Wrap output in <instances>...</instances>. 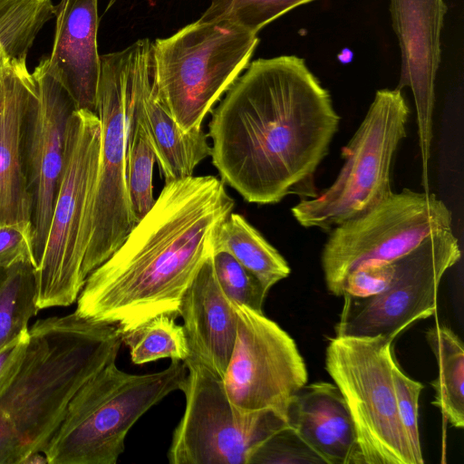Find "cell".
I'll list each match as a JSON object with an SVG mask.
<instances>
[{
	"instance_id": "6da1fadb",
	"label": "cell",
	"mask_w": 464,
	"mask_h": 464,
	"mask_svg": "<svg viewBox=\"0 0 464 464\" xmlns=\"http://www.w3.org/2000/svg\"><path fill=\"white\" fill-rule=\"evenodd\" d=\"M340 120L329 92L303 58L256 60L212 111V164L249 203L314 198V173Z\"/></svg>"
},
{
	"instance_id": "7a4b0ae2",
	"label": "cell",
	"mask_w": 464,
	"mask_h": 464,
	"mask_svg": "<svg viewBox=\"0 0 464 464\" xmlns=\"http://www.w3.org/2000/svg\"><path fill=\"white\" fill-rule=\"evenodd\" d=\"M225 184L212 175L165 181L150 210L86 277L75 313L121 334L160 314L179 316L184 293L233 211Z\"/></svg>"
},
{
	"instance_id": "3957f363",
	"label": "cell",
	"mask_w": 464,
	"mask_h": 464,
	"mask_svg": "<svg viewBox=\"0 0 464 464\" xmlns=\"http://www.w3.org/2000/svg\"><path fill=\"white\" fill-rule=\"evenodd\" d=\"M121 343L117 325L75 312L38 320L29 328L21 367L0 397V413L13 426L27 456L44 450L72 398L116 361Z\"/></svg>"
},
{
	"instance_id": "277c9868",
	"label": "cell",
	"mask_w": 464,
	"mask_h": 464,
	"mask_svg": "<svg viewBox=\"0 0 464 464\" xmlns=\"http://www.w3.org/2000/svg\"><path fill=\"white\" fill-rule=\"evenodd\" d=\"M187 374L182 361L147 374L125 372L111 362L69 403L43 450L48 464L117 463L131 427L169 394L181 391Z\"/></svg>"
},
{
	"instance_id": "5b68a950",
	"label": "cell",
	"mask_w": 464,
	"mask_h": 464,
	"mask_svg": "<svg viewBox=\"0 0 464 464\" xmlns=\"http://www.w3.org/2000/svg\"><path fill=\"white\" fill-rule=\"evenodd\" d=\"M101 140L97 113L75 110L68 120L63 171L48 237L34 268L40 310L71 305L85 283L82 263L90 236Z\"/></svg>"
},
{
	"instance_id": "8992f818",
	"label": "cell",
	"mask_w": 464,
	"mask_h": 464,
	"mask_svg": "<svg viewBox=\"0 0 464 464\" xmlns=\"http://www.w3.org/2000/svg\"><path fill=\"white\" fill-rule=\"evenodd\" d=\"M254 34L227 21H201L153 42L160 99L181 130L205 117L248 66L258 44Z\"/></svg>"
},
{
	"instance_id": "52a82bcc",
	"label": "cell",
	"mask_w": 464,
	"mask_h": 464,
	"mask_svg": "<svg viewBox=\"0 0 464 464\" xmlns=\"http://www.w3.org/2000/svg\"><path fill=\"white\" fill-rule=\"evenodd\" d=\"M409 114L401 91H377L357 130L342 148L344 163L335 180L316 197L300 199L291 209L295 220L306 228L331 231L392 194V160L407 135Z\"/></svg>"
},
{
	"instance_id": "ba28073f",
	"label": "cell",
	"mask_w": 464,
	"mask_h": 464,
	"mask_svg": "<svg viewBox=\"0 0 464 464\" xmlns=\"http://www.w3.org/2000/svg\"><path fill=\"white\" fill-rule=\"evenodd\" d=\"M394 339L335 336L325 367L351 413L362 464H422L401 424L392 380Z\"/></svg>"
},
{
	"instance_id": "9c48e42d",
	"label": "cell",
	"mask_w": 464,
	"mask_h": 464,
	"mask_svg": "<svg viewBox=\"0 0 464 464\" xmlns=\"http://www.w3.org/2000/svg\"><path fill=\"white\" fill-rule=\"evenodd\" d=\"M451 225L449 208L429 191L392 192L330 231L321 256L328 291L343 296V283L356 269L392 263L431 234L451 229Z\"/></svg>"
},
{
	"instance_id": "30bf717a",
	"label": "cell",
	"mask_w": 464,
	"mask_h": 464,
	"mask_svg": "<svg viewBox=\"0 0 464 464\" xmlns=\"http://www.w3.org/2000/svg\"><path fill=\"white\" fill-rule=\"evenodd\" d=\"M186 406L168 451L171 464H248L254 451L288 426L271 410L245 412L229 401L222 379L188 357Z\"/></svg>"
},
{
	"instance_id": "8fae6325",
	"label": "cell",
	"mask_w": 464,
	"mask_h": 464,
	"mask_svg": "<svg viewBox=\"0 0 464 464\" xmlns=\"http://www.w3.org/2000/svg\"><path fill=\"white\" fill-rule=\"evenodd\" d=\"M132 46L101 55L97 115L102 140L90 236L82 263L86 277L123 243L136 225L126 183V94Z\"/></svg>"
},
{
	"instance_id": "7c38bea8",
	"label": "cell",
	"mask_w": 464,
	"mask_h": 464,
	"mask_svg": "<svg viewBox=\"0 0 464 464\" xmlns=\"http://www.w3.org/2000/svg\"><path fill=\"white\" fill-rule=\"evenodd\" d=\"M460 256L452 229L431 234L394 261L393 277L381 293L367 297L343 295L335 336L395 339L414 323L433 315L440 282Z\"/></svg>"
},
{
	"instance_id": "4fadbf2b",
	"label": "cell",
	"mask_w": 464,
	"mask_h": 464,
	"mask_svg": "<svg viewBox=\"0 0 464 464\" xmlns=\"http://www.w3.org/2000/svg\"><path fill=\"white\" fill-rule=\"evenodd\" d=\"M234 305L237 331L222 378L226 394L240 411L271 410L287 422L289 405L307 382L305 363L292 337L276 322Z\"/></svg>"
},
{
	"instance_id": "5bb4252c",
	"label": "cell",
	"mask_w": 464,
	"mask_h": 464,
	"mask_svg": "<svg viewBox=\"0 0 464 464\" xmlns=\"http://www.w3.org/2000/svg\"><path fill=\"white\" fill-rule=\"evenodd\" d=\"M33 72L36 91L24 119L23 149L33 204L34 268L48 237L63 171L68 120L76 107L67 90L48 71L46 58Z\"/></svg>"
},
{
	"instance_id": "9a60e30c",
	"label": "cell",
	"mask_w": 464,
	"mask_h": 464,
	"mask_svg": "<svg viewBox=\"0 0 464 464\" xmlns=\"http://www.w3.org/2000/svg\"><path fill=\"white\" fill-rule=\"evenodd\" d=\"M446 12L443 0H391L392 25L401 51L397 89L409 87L414 97L425 191L429 190L435 80L440 62V32Z\"/></svg>"
},
{
	"instance_id": "2e32d148",
	"label": "cell",
	"mask_w": 464,
	"mask_h": 464,
	"mask_svg": "<svg viewBox=\"0 0 464 464\" xmlns=\"http://www.w3.org/2000/svg\"><path fill=\"white\" fill-rule=\"evenodd\" d=\"M127 79V105L143 124L153 145L165 181L193 176L196 167L211 154L202 127L180 129L161 102L157 88L153 42L138 40Z\"/></svg>"
},
{
	"instance_id": "e0dca14e",
	"label": "cell",
	"mask_w": 464,
	"mask_h": 464,
	"mask_svg": "<svg viewBox=\"0 0 464 464\" xmlns=\"http://www.w3.org/2000/svg\"><path fill=\"white\" fill-rule=\"evenodd\" d=\"M48 71L67 90L76 110L97 113L101 55L98 53V0H61Z\"/></svg>"
},
{
	"instance_id": "ac0fdd59",
	"label": "cell",
	"mask_w": 464,
	"mask_h": 464,
	"mask_svg": "<svg viewBox=\"0 0 464 464\" xmlns=\"http://www.w3.org/2000/svg\"><path fill=\"white\" fill-rule=\"evenodd\" d=\"M35 91L27 56L17 57L0 88V225L33 224L23 139L26 111Z\"/></svg>"
},
{
	"instance_id": "d6986e66",
	"label": "cell",
	"mask_w": 464,
	"mask_h": 464,
	"mask_svg": "<svg viewBox=\"0 0 464 464\" xmlns=\"http://www.w3.org/2000/svg\"><path fill=\"white\" fill-rule=\"evenodd\" d=\"M179 316L189 357L222 379L237 336V314L218 283L211 254L184 293Z\"/></svg>"
},
{
	"instance_id": "ffe728a7",
	"label": "cell",
	"mask_w": 464,
	"mask_h": 464,
	"mask_svg": "<svg viewBox=\"0 0 464 464\" xmlns=\"http://www.w3.org/2000/svg\"><path fill=\"white\" fill-rule=\"evenodd\" d=\"M287 424L326 464H362L351 413L335 384L303 386L289 405Z\"/></svg>"
},
{
	"instance_id": "44dd1931",
	"label": "cell",
	"mask_w": 464,
	"mask_h": 464,
	"mask_svg": "<svg viewBox=\"0 0 464 464\" xmlns=\"http://www.w3.org/2000/svg\"><path fill=\"white\" fill-rule=\"evenodd\" d=\"M214 246L227 250L267 293L291 272L283 256L237 213L231 212L220 224Z\"/></svg>"
},
{
	"instance_id": "7402d4cb",
	"label": "cell",
	"mask_w": 464,
	"mask_h": 464,
	"mask_svg": "<svg viewBox=\"0 0 464 464\" xmlns=\"http://www.w3.org/2000/svg\"><path fill=\"white\" fill-rule=\"evenodd\" d=\"M437 360L439 374L431 382L434 401L454 428L464 427V347L460 338L448 326L436 324L426 334Z\"/></svg>"
},
{
	"instance_id": "603a6c76",
	"label": "cell",
	"mask_w": 464,
	"mask_h": 464,
	"mask_svg": "<svg viewBox=\"0 0 464 464\" xmlns=\"http://www.w3.org/2000/svg\"><path fill=\"white\" fill-rule=\"evenodd\" d=\"M34 266L21 263L0 267V350L29 329L40 310Z\"/></svg>"
},
{
	"instance_id": "cb8c5ba5",
	"label": "cell",
	"mask_w": 464,
	"mask_h": 464,
	"mask_svg": "<svg viewBox=\"0 0 464 464\" xmlns=\"http://www.w3.org/2000/svg\"><path fill=\"white\" fill-rule=\"evenodd\" d=\"M126 183L133 218L138 223L152 208V174L156 154L140 121L129 109L126 94Z\"/></svg>"
},
{
	"instance_id": "d4e9b609",
	"label": "cell",
	"mask_w": 464,
	"mask_h": 464,
	"mask_svg": "<svg viewBox=\"0 0 464 464\" xmlns=\"http://www.w3.org/2000/svg\"><path fill=\"white\" fill-rule=\"evenodd\" d=\"M131 362L144 364L161 358L184 362L189 348L182 325L167 314L157 315L133 330L122 334Z\"/></svg>"
},
{
	"instance_id": "484cf974",
	"label": "cell",
	"mask_w": 464,
	"mask_h": 464,
	"mask_svg": "<svg viewBox=\"0 0 464 464\" xmlns=\"http://www.w3.org/2000/svg\"><path fill=\"white\" fill-rule=\"evenodd\" d=\"M315 0H212L201 21H227L254 34L302 5Z\"/></svg>"
},
{
	"instance_id": "4316f807",
	"label": "cell",
	"mask_w": 464,
	"mask_h": 464,
	"mask_svg": "<svg viewBox=\"0 0 464 464\" xmlns=\"http://www.w3.org/2000/svg\"><path fill=\"white\" fill-rule=\"evenodd\" d=\"M211 258L216 278L226 296L234 304L263 313L268 293L260 282L222 247L213 245Z\"/></svg>"
},
{
	"instance_id": "83f0119b",
	"label": "cell",
	"mask_w": 464,
	"mask_h": 464,
	"mask_svg": "<svg viewBox=\"0 0 464 464\" xmlns=\"http://www.w3.org/2000/svg\"><path fill=\"white\" fill-rule=\"evenodd\" d=\"M255 463H325L289 426L265 440L251 455Z\"/></svg>"
},
{
	"instance_id": "f1b7e54d",
	"label": "cell",
	"mask_w": 464,
	"mask_h": 464,
	"mask_svg": "<svg viewBox=\"0 0 464 464\" xmlns=\"http://www.w3.org/2000/svg\"><path fill=\"white\" fill-rule=\"evenodd\" d=\"M396 404L401 424L416 455L423 459L419 424V400L423 384L407 376L395 361L392 369Z\"/></svg>"
},
{
	"instance_id": "f546056e",
	"label": "cell",
	"mask_w": 464,
	"mask_h": 464,
	"mask_svg": "<svg viewBox=\"0 0 464 464\" xmlns=\"http://www.w3.org/2000/svg\"><path fill=\"white\" fill-rule=\"evenodd\" d=\"M21 263H30L34 266L33 224L0 225V267Z\"/></svg>"
},
{
	"instance_id": "4dcf8cb0",
	"label": "cell",
	"mask_w": 464,
	"mask_h": 464,
	"mask_svg": "<svg viewBox=\"0 0 464 464\" xmlns=\"http://www.w3.org/2000/svg\"><path fill=\"white\" fill-rule=\"evenodd\" d=\"M394 275V262L356 269L345 279L343 295L367 297L384 290Z\"/></svg>"
},
{
	"instance_id": "1f68e13d",
	"label": "cell",
	"mask_w": 464,
	"mask_h": 464,
	"mask_svg": "<svg viewBox=\"0 0 464 464\" xmlns=\"http://www.w3.org/2000/svg\"><path fill=\"white\" fill-rule=\"evenodd\" d=\"M28 330L0 350V397L9 388L21 367L28 343Z\"/></svg>"
},
{
	"instance_id": "d6a6232c",
	"label": "cell",
	"mask_w": 464,
	"mask_h": 464,
	"mask_svg": "<svg viewBox=\"0 0 464 464\" xmlns=\"http://www.w3.org/2000/svg\"><path fill=\"white\" fill-rule=\"evenodd\" d=\"M25 448L8 420L0 413V464H22Z\"/></svg>"
},
{
	"instance_id": "836d02e7",
	"label": "cell",
	"mask_w": 464,
	"mask_h": 464,
	"mask_svg": "<svg viewBox=\"0 0 464 464\" xmlns=\"http://www.w3.org/2000/svg\"><path fill=\"white\" fill-rule=\"evenodd\" d=\"M29 53L13 52L5 47L0 40V88L13 63L17 57L28 56Z\"/></svg>"
},
{
	"instance_id": "e575fe53",
	"label": "cell",
	"mask_w": 464,
	"mask_h": 464,
	"mask_svg": "<svg viewBox=\"0 0 464 464\" xmlns=\"http://www.w3.org/2000/svg\"><path fill=\"white\" fill-rule=\"evenodd\" d=\"M118 0H110L109 4H108V8L111 7L112 5H114Z\"/></svg>"
}]
</instances>
